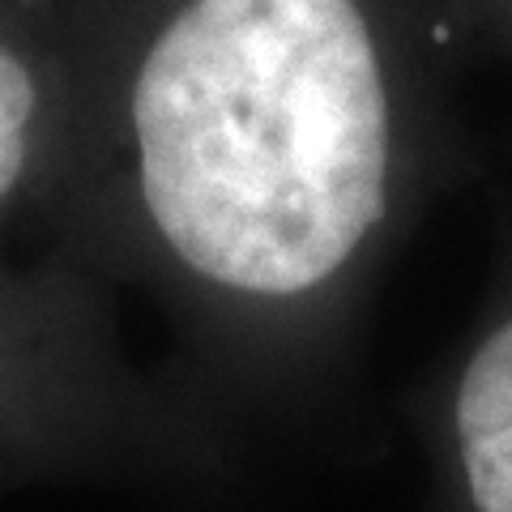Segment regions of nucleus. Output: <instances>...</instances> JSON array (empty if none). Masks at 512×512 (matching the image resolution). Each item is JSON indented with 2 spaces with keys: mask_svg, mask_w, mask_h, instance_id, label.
<instances>
[{
  "mask_svg": "<svg viewBox=\"0 0 512 512\" xmlns=\"http://www.w3.org/2000/svg\"><path fill=\"white\" fill-rule=\"evenodd\" d=\"M431 0H82L39 252L154 299L244 431L346 406L384 274L470 180Z\"/></svg>",
  "mask_w": 512,
  "mask_h": 512,
  "instance_id": "1",
  "label": "nucleus"
},
{
  "mask_svg": "<svg viewBox=\"0 0 512 512\" xmlns=\"http://www.w3.org/2000/svg\"><path fill=\"white\" fill-rule=\"evenodd\" d=\"M111 295L56 252H0V491L116 483L231 500L248 436L180 372L128 355Z\"/></svg>",
  "mask_w": 512,
  "mask_h": 512,
  "instance_id": "2",
  "label": "nucleus"
},
{
  "mask_svg": "<svg viewBox=\"0 0 512 512\" xmlns=\"http://www.w3.org/2000/svg\"><path fill=\"white\" fill-rule=\"evenodd\" d=\"M431 512H512V201L483 303L419 402Z\"/></svg>",
  "mask_w": 512,
  "mask_h": 512,
  "instance_id": "3",
  "label": "nucleus"
},
{
  "mask_svg": "<svg viewBox=\"0 0 512 512\" xmlns=\"http://www.w3.org/2000/svg\"><path fill=\"white\" fill-rule=\"evenodd\" d=\"M82 47V0H0V252L43 244Z\"/></svg>",
  "mask_w": 512,
  "mask_h": 512,
  "instance_id": "4",
  "label": "nucleus"
},
{
  "mask_svg": "<svg viewBox=\"0 0 512 512\" xmlns=\"http://www.w3.org/2000/svg\"><path fill=\"white\" fill-rule=\"evenodd\" d=\"M461 56H495L512 69V0H431Z\"/></svg>",
  "mask_w": 512,
  "mask_h": 512,
  "instance_id": "5",
  "label": "nucleus"
}]
</instances>
